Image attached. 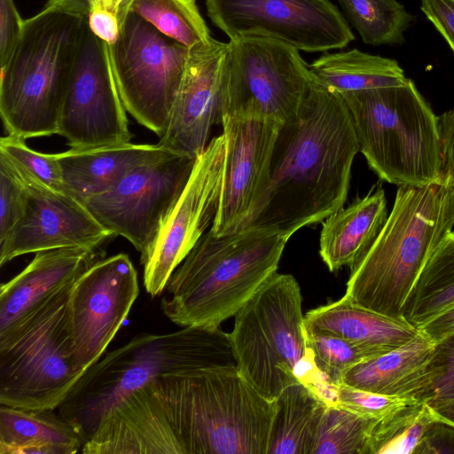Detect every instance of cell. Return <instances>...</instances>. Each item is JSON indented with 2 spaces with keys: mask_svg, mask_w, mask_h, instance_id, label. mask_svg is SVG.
Listing matches in <instances>:
<instances>
[{
  "mask_svg": "<svg viewBox=\"0 0 454 454\" xmlns=\"http://www.w3.org/2000/svg\"><path fill=\"white\" fill-rule=\"evenodd\" d=\"M275 401L237 365L168 373L122 398L84 454H267Z\"/></svg>",
  "mask_w": 454,
  "mask_h": 454,
  "instance_id": "6da1fadb",
  "label": "cell"
},
{
  "mask_svg": "<svg viewBox=\"0 0 454 454\" xmlns=\"http://www.w3.org/2000/svg\"><path fill=\"white\" fill-rule=\"evenodd\" d=\"M358 152L343 98L313 76L298 114L278 130L269 183L247 228L290 239L323 222L344 206Z\"/></svg>",
  "mask_w": 454,
  "mask_h": 454,
  "instance_id": "7a4b0ae2",
  "label": "cell"
},
{
  "mask_svg": "<svg viewBox=\"0 0 454 454\" xmlns=\"http://www.w3.org/2000/svg\"><path fill=\"white\" fill-rule=\"evenodd\" d=\"M454 229V174L423 186L398 187L380 234L350 268L344 296L402 318L403 303L426 262Z\"/></svg>",
  "mask_w": 454,
  "mask_h": 454,
  "instance_id": "3957f363",
  "label": "cell"
},
{
  "mask_svg": "<svg viewBox=\"0 0 454 454\" xmlns=\"http://www.w3.org/2000/svg\"><path fill=\"white\" fill-rule=\"evenodd\" d=\"M288 239L262 228L222 236L209 228L170 276L163 314L181 327H219L277 272Z\"/></svg>",
  "mask_w": 454,
  "mask_h": 454,
  "instance_id": "277c9868",
  "label": "cell"
},
{
  "mask_svg": "<svg viewBox=\"0 0 454 454\" xmlns=\"http://www.w3.org/2000/svg\"><path fill=\"white\" fill-rule=\"evenodd\" d=\"M226 365L237 362L230 333L219 327L140 333L90 365L57 411L75 427L83 446L114 405L153 379Z\"/></svg>",
  "mask_w": 454,
  "mask_h": 454,
  "instance_id": "5b68a950",
  "label": "cell"
},
{
  "mask_svg": "<svg viewBox=\"0 0 454 454\" xmlns=\"http://www.w3.org/2000/svg\"><path fill=\"white\" fill-rule=\"evenodd\" d=\"M86 18L43 8L25 20L9 60L1 67L0 114L9 135L58 134L62 105Z\"/></svg>",
  "mask_w": 454,
  "mask_h": 454,
  "instance_id": "8992f818",
  "label": "cell"
},
{
  "mask_svg": "<svg viewBox=\"0 0 454 454\" xmlns=\"http://www.w3.org/2000/svg\"><path fill=\"white\" fill-rule=\"evenodd\" d=\"M340 94L349 110L359 152L380 179L398 187L423 186L442 176L439 116L411 79Z\"/></svg>",
  "mask_w": 454,
  "mask_h": 454,
  "instance_id": "52a82bcc",
  "label": "cell"
},
{
  "mask_svg": "<svg viewBox=\"0 0 454 454\" xmlns=\"http://www.w3.org/2000/svg\"><path fill=\"white\" fill-rule=\"evenodd\" d=\"M301 304L295 278L275 272L234 316L237 366L270 401L300 380L308 361Z\"/></svg>",
  "mask_w": 454,
  "mask_h": 454,
  "instance_id": "ba28073f",
  "label": "cell"
},
{
  "mask_svg": "<svg viewBox=\"0 0 454 454\" xmlns=\"http://www.w3.org/2000/svg\"><path fill=\"white\" fill-rule=\"evenodd\" d=\"M65 286L0 336V404L57 410L84 373L72 354Z\"/></svg>",
  "mask_w": 454,
  "mask_h": 454,
  "instance_id": "9c48e42d",
  "label": "cell"
},
{
  "mask_svg": "<svg viewBox=\"0 0 454 454\" xmlns=\"http://www.w3.org/2000/svg\"><path fill=\"white\" fill-rule=\"evenodd\" d=\"M109 52L126 111L162 137L184 74L189 48L129 12Z\"/></svg>",
  "mask_w": 454,
  "mask_h": 454,
  "instance_id": "30bf717a",
  "label": "cell"
},
{
  "mask_svg": "<svg viewBox=\"0 0 454 454\" xmlns=\"http://www.w3.org/2000/svg\"><path fill=\"white\" fill-rule=\"evenodd\" d=\"M229 44L223 117H266L281 124L295 117L313 81L300 51L262 36Z\"/></svg>",
  "mask_w": 454,
  "mask_h": 454,
  "instance_id": "8fae6325",
  "label": "cell"
},
{
  "mask_svg": "<svg viewBox=\"0 0 454 454\" xmlns=\"http://www.w3.org/2000/svg\"><path fill=\"white\" fill-rule=\"evenodd\" d=\"M197 158L164 150L130 169L114 186L82 203L114 236L145 254L183 193Z\"/></svg>",
  "mask_w": 454,
  "mask_h": 454,
  "instance_id": "7c38bea8",
  "label": "cell"
},
{
  "mask_svg": "<svg viewBox=\"0 0 454 454\" xmlns=\"http://www.w3.org/2000/svg\"><path fill=\"white\" fill-rule=\"evenodd\" d=\"M206 9L211 22L230 40L262 36L298 51L327 52L355 39L330 0H206Z\"/></svg>",
  "mask_w": 454,
  "mask_h": 454,
  "instance_id": "4fadbf2b",
  "label": "cell"
},
{
  "mask_svg": "<svg viewBox=\"0 0 454 454\" xmlns=\"http://www.w3.org/2000/svg\"><path fill=\"white\" fill-rule=\"evenodd\" d=\"M58 134L74 149L121 145L129 143L132 137L115 82L109 45L89 26L64 98Z\"/></svg>",
  "mask_w": 454,
  "mask_h": 454,
  "instance_id": "5bb4252c",
  "label": "cell"
},
{
  "mask_svg": "<svg viewBox=\"0 0 454 454\" xmlns=\"http://www.w3.org/2000/svg\"><path fill=\"white\" fill-rule=\"evenodd\" d=\"M138 294L137 272L126 254L99 259L75 279L67 325L77 366L86 371L103 356Z\"/></svg>",
  "mask_w": 454,
  "mask_h": 454,
  "instance_id": "9a60e30c",
  "label": "cell"
},
{
  "mask_svg": "<svg viewBox=\"0 0 454 454\" xmlns=\"http://www.w3.org/2000/svg\"><path fill=\"white\" fill-rule=\"evenodd\" d=\"M224 153L221 134L197 158L183 193L147 252L140 256L144 286L151 296L165 290L174 270L212 225L221 193Z\"/></svg>",
  "mask_w": 454,
  "mask_h": 454,
  "instance_id": "2e32d148",
  "label": "cell"
},
{
  "mask_svg": "<svg viewBox=\"0 0 454 454\" xmlns=\"http://www.w3.org/2000/svg\"><path fill=\"white\" fill-rule=\"evenodd\" d=\"M225 153L222 188L210 230L215 235L246 229L267 188L281 123L255 116H224Z\"/></svg>",
  "mask_w": 454,
  "mask_h": 454,
  "instance_id": "e0dca14e",
  "label": "cell"
},
{
  "mask_svg": "<svg viewBox=\"0 0 454 454\" xmlns=\"http://www.w3.org/2000/svg\"><path fill=\"white\" fill-rule=\"evenodd\" d=\"M4 155L27 191V203L21 219L0 239L1 266L17 256L44 250L98 248L114 236L82 202L49 187Z\"/></svg>",
  "mask_w": 454,
  "mask_h": 454,
  "instance_id": "ac0fdd59",
  "label": "cell"
},
{
  "mask_svg": "<svg viewBox=\"0 0 454 454\" xmlns=\"http://www.w3.org/2000/svg\"><path fill=\"white\" fill-rule=\"evenodd\" d=\"M228 43L211 37L189 48L184 74L165 133L158 145L171 153L198 158L211 129L223 117Z\"/></svg>",
  "mask_w": 454,
  "mask_h": 454,
  "instance_id": "d6986e66",
  "label": "cell"
},
{
  "mask_svg": "<svg viewBox=\"0 0 454 454\" xmlns=\"http://www.w3.org/2000/svg\"><path fill=\"white\" fill-rule=\"evenodd\" d=\"M100 258V247H61L35 253L0 287V336L30 316Z\"/></svg>",
  "mask_w": 454,
  "mask_h": 454,
  "instance_id": "ffe728a7",
  "label": "cell"
},
{
  "mask_svg": "<svg viewBox=\"0 0 454 454\" xmlns=\"http://www.w3.org/2000/svg\"><path fill=\"white\" fill-rule=\"evenodd\" d=\"M304 328L342 338L375 356L395 349L419 335L403 318L391 317L354 304L345 296L309 310Z\"/></svg>",
  "mask_w": 454,
  "mask_h": 454,
  "instance_id": "44dd1931",
  "label": "cell"
},
{
  "mask_svg": "<svg viewBox=\"0 0 454 454\" xmlns=\"http://www.w3.org/2000/svg\"><path fill=\"white\" fill-rule=\"evenodd\" d=\"M387 215L385 191L378 187L326 217L322 223L319 254L329 270L356 265L372 246Z\"/></svg>",
  "mask_w": 454,
  "mask_h": 454,
  "instance_id": "7402d4cb",
  "label": "cell"
},
{
  "mask_svg": "<svg viewBox=\"0 0 454 454\" xmlns=\"http://www.w3.org/2000/svg\"><path fill=\"white\" fill-rule=\"evenodd\" d=\"M164 150L158 144L129 142L55 154L67 193L82 202L108 191L130 169Z\"/></svg>",
  "mask_w": 454,
  "mask_h": 454,
  "instance_id": "603a6c76",
  "label": "cell"
},
{
  "mask_svg": "<svg viewBox=\"0 0 454 454\" xmlns=\"http://www.w3.org/2000/svg\"><path fill=\"white\" fill-rule=\"evenodd\" d=\"M434 344L419 333L408 343L349 368L341 382L370 392L417 400Z\"/></svg>",
  "mask_w": 454,
  "mask_h": 454,
  "instance_id": "cb8c5ba5",
  "label": "cell"
},
{
  "mask_svg": "<svg viewBox=\"0 0 454 454\" xmlns=\"http://www.w3.org/2000/svg\"><path fill=\"white\" fill-rule=\"evenodd\" d=\"M56 410L33 411L0 404V454H74L82 442Z\"/></svg>",
  "mask_w": 454,
  "mask_h": 454,
  "instance_id": "d4e9b609",
  "label": "cell"
},
{
  "mask_svg": "<svg viewBox=\"0 0 454 454\" xmlns=\"http://www.w3.org/2000/svg\"><path fill=\"white\" fill-rule=\"evenodd\" d=\"M329 403L302 380L286 387L275 400L267 454H314Z\"/></svg>",
  "mask_w": 454,
  "mask_h": 454,
  "instance_id": "484cf974",
  "label": "cell"
},
{
  "mask_svg": "<svg viewBox=\"0 0 454 454\" xmlns=\"http://www.w3.org/2000/svg\"><path fill=\"white\" fill-rule=\"evenodd\" d=\"M309 67L321 84L340 93L398 85L408 79L396 60L357 49L326 52Z\"/></svg>",
  "mask_w": 454,
  "mask_h": 454,
  "instance_id": "4316f807",
  "label": "cell"
},
{
  "mask_svg": "<svg viewBox=\"0 0 454 454\" xmlns=\"http://www.w3.org/2000/svg\"><path fill=\"white\" fill-rule=\"evenodd\" d=\"M454 304V229L426 262L402 309L418 330Z\"/></svg>",
  "mask_w": 454,
  "mask_h": 454,
  "instance_id": "83f0119b",
  "label": "cell"
},
{
  "mask_svg": "<svg viewBox=\"0 0 454 454\" xmlns=\"http://www.w3.org/2000/svg\"><path fill=\"white\" fill-rule=\"evenodd\" d=\"M439 419L428 403L411 400L372 423L367 454H414L429 427Z\"/></svg>",
  "mask_w": 454,
  "mask_h": 454,
  "instance_id": "f1b7e54d",
  "label": "cell"
},
{
  "mask_svg": "<svg viewBox=\"0 0 454 454\" xmlns=\"http://www.w3.org/2000/svg\"><path fill=\"white\" fill-rule=\"evenodd\" d=\"M363 42L372 46L402 44L414 17L397 0H338Z\"/></svg>",
  "mask_w": 454,
  "mask_h": 454,
  "instance_id": "f546056e",
  "label": "cell"
},
{
  "mask_svg": "<svg viewBox=\"0 0 454 454\" xmlns=\"http://www.w3.org/2000/svg\"><path fill=\"white\" fill-rule=\"evenodd\" d=\"M129 12L187 48L212 37L196 0H133Z\"/></svg>",
  "mask_w": 454,
  "mask_h": 454,
  "instance_id": "4dcf8cb0",
  "label": "cell"
},
{
  "mask_svg": "<svg viewBox=\"0 0 454 454\" xmlns=\"http://www.w3.org/2000/svg\"><path fill=\"white\" fill-rule=\"evenodd\" d=\"M375 420L330 403L322 419L314 454H367L369 433Z\"/></svg>",
  "mask_w": 454,
  "mask_h": 454,
  "instance_id": "1f68e13d",
  "label": "cell"
},
{
  "mask_svg": "<svg viewBox=\"0 0 454 454\" xmlns=\"http://www.w3.org/2000/svg\"><path fill=\"white\" fill-rule=\"evenodd\" d=\"M305 338L315 369L331 385L341 382L343 374L352 366L378 356L333 334L305 330Z\"/></svg>",
  "mask_w": 454,
  "mask_h": 454,
  "instance_id": "d6a6232c",
  "label": "cell"
},
{
  "mask_svg": "<svg viewBox=\"0 0 454 454\" xmlns=\"http://www.w3.org/2000/svg\"><path fill=\"white\" fill-rule=\"evenodd\" d=\"M417 401L433 408L454 401V334L434 344L426 383Z\"/></svg>",
  "mask_w": 454,
  "mask_h": 454,
  "instance_id": "836d02e7",
  "label": "cell"
},
{
  "mask_svg": "<svg viewBox=\"0 0 454 454\" xmlns=\"http://www.w3.org/2000/svg\"><path fill=\"white\" fill-rule=\"evenodd\" d=\"M0 152L20 164L49 187L67 193L55 153L36 152L27 145L24 138L9 134L1 137Z\"/></svg>",
  "mask_w": 454,
  "mask_h": 454,
  "instance_id": "e575fe53",
  "label": "cell"
},
{
  "mask_svg": "<svg viewBox=\"0 0 454 454\" xmlns=\"http://www.w3.org/2000/svg\"><path fill=\"white\" fill-rule=\"evenodd\" d=\"M330 398L331 403L369 419H379L414 400L380 395L343 382L330 384Z\"/></svg>",
  "mask_w": 454,
  "mask_h": 454,
  "instance_id": "d590c367",
  "label": "cell"
},
{
  "mask_svg": "<svg viewBox=\"0 0 454 454\" xmlns=\"http://www.w3.org/2000/svg\"><path fill=\"white\" fill-rule=\"evenodd\" d=\"M27 193L7 157L0 153V239L24 215Z\"/></svg>",
  "mask_w": 454,
  "mask_h": 454,
  "instance_id": "8d00e7d4",
  "label": "cell"
},
{
  "mask_svg": "<svg viewBox=\"0 0 454 454\" xmlns=\"http://www.w3.org/2000/svg\"><path fill=\"white\" fill-rule=\"evenodd\" d=\"M133 0H47L43 8L53 9L87 19L90 13L106 11L115 14L121 25Z\"/></svg>",
  "mask_w": 454,
  "mask_h": 454,
  "instance_id": "74e56055",
  "label": "cell"
},
{
  "mask_svg": "<svg viewBox=\"0 0 454 454\" xmlns=\"http://www.w3.org/2000/svg\"><path fill=\"white\" fill-rule=\"evenodd\" d=\"M23 20L14 0H0V64L11 58L23 31Z\"/></svg>",
  "mask_w": 454,
  "mask_h": 454,
  "instance_id": "f35d334b",
  "label": "cell"
},
{
  "mask_svg": "<svg viewBox=\"0 0 454 454\" xmlns=\"http://www.w3.org/2000/svg\"><path fill=\"white\" fill-rule=\"evenodd\" d=\"M420 9L454 53V0H420Z\"/></svg>",
  "mask_w": 454,
  "mask_h": 454,
  "instance_id": "ab89813d",
  "label": "cell"
},
{
  "mask_svg": "<svg viewBox=\"0 0 454 454\" xmlns=\"http://www.w3.org/2000/svg\"><path fill=\"white\" fill-rule=\"evenodd\" d=\"M454 453V424L441 419L426 432L414 454Z\"/></svg>",
  "mask_w": 454,
  "mask_h": 454,
  "instance_id": "60d3db41",
  "label": "cell"
},
{
  "mask_svg": "<svg viewBox=\"0 0 454 454\" xmlns=\"http://www.w3.org/2000/svg\"><path fill=\"white\" fill-rule=\"evenodd\" d=\"M87 20L90 31L109 45L117 40L121 23L115 14L106 11H97L90 13Z\"/></svg>",
  "mask_w": 454,
  "mask_h": 454,
  "instance_id": "b9f144b4",
  "label": "cell"
},
{
  "mask_svg": "<svg viewBox=\"0 0 454 454\" xmlns=\"http://www.w3.org/2000/svg\"><path fill=\"white\" fill-rule=\"evenodd\" d=\"M419 332L433 344L454 334V304L426 323Z\"/></svg>",
  "mask_w": 454,
  "mask_h": 454,
  "instance_id": "7bdbcfd3",
  "label": "cell"
},
{
  "mask_svg": "<svg viewBox=\"0 0 454 454\" xmlns=\"http://www.w3.org/2000/svg\"><path fill=\"white\" fill-rule=\"evenodd\" d=\"M443 171L454 174V108L439 116Z\"/></svg>",
  "mask_w": 454,
  "mask_h": 454,
  "instance_id": "ee69618b",
  "label": "cell"
},
{
  "mask_svg": "<svg viewBox=\"0 0 454 454\" xmlns=\"http://www.w3.org/2000/svg\"><path fill=\"white\" fill-rule=\"evenodd\" d=\"M434 410L441 419L454 424V401L434 407Z\"/></svg>",
  "mask_w": 454,
  "mask_h": 454,
  "instance_id": "f6af8a7d",
  "label": "cell"
}]
</instances>
